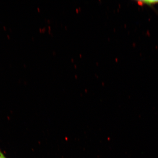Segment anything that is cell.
Listing matches in <instances>:
<instances>
[{
	"label": "cell",
	"mask_w": 158,
	"mask_h": 158,
	"mask_svg": "<svg viewBox=\"0 0 158 158\" xmlns=\"http://www.w3.org/2000/svg\"><path fill=\"white\" fill-rule=\"evenodd\" d=\"M138 5L140 6L147 5L150 6L158 4V1H137Z\"/></svg>",
	"instance_id": "obj_1"
},
{
	"label": "cell",
	"mask_w": 158,
	"mask_h": 158,
	"mask_svg": "<svg viewBox=\"0 0 158 158\" xmlns=\"http://www.w3.org/2000/svg\"><path fill=\"white\" fill-rule=\"evenodd\" d=\"M0 158H6L5 155L1 151H0Z\"/></svg>",
	"instance_id": "obj_2"
}]
</instances>
